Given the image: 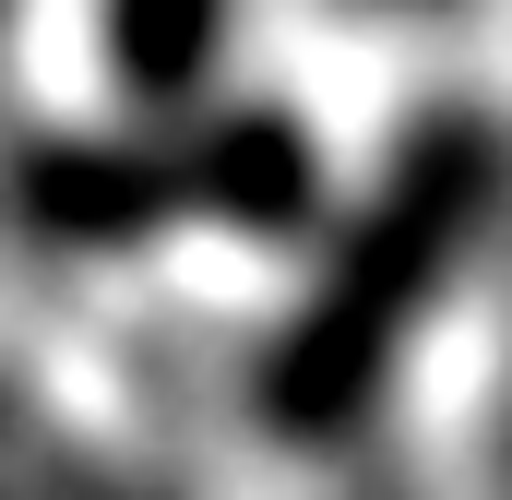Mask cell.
<instances>
[{"label": "cell", "instance_id": "6da1fadb", "mask_svg": "<svg viewBox=\"0 0 512 500\" xmlns=\"http://www.w3.org/2000/svg\"><path fill=\"white\" fill-rule=\"evenodd\" d=\"M501 203V143L477 120H429L405 155L382 167V191L346 215V239L322 262V286L298 298V322L262 358V405L274 429H346L382 370L405 358V334L429 322V298L453 286V262L477 250Z\"/></svg>", "mask_w": 512, "mask_h": 500}, {"label": "cell", "instance_id": "7a4b0ae2", "mask_svg": "<svg viewBox=\"0 0 512 500\" xmlns=\"http://www.w3.org/2000/svg\"><path fill=\"white\" fill-rule=\"evenodd\" d=\"M310 215V143L286 120H203L179 143H48L24 167V227L72 250H120L155 227H298Z\"/></svg>", "mask_w": 512, "mask_h": 500}, {"label": "cell", "instance_id": "3957f363", "mask_svg": "<svg viewBox=\"0 0 512 500\" xmlns=\"http://www.w3.org/2000/svg\"><path fill=\"white\" fill-rule=\"evenodd\" d=\"M215 36H227V0H108V48H120L131 96H191Z\"/></svg>", "mask_w": 512, "mask_h": 500}]
</instances>
